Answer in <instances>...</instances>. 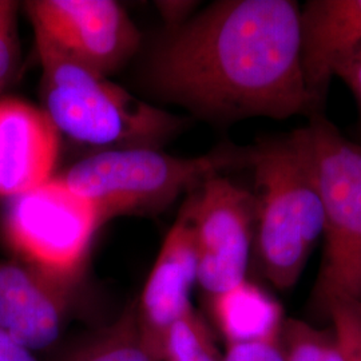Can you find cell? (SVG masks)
Returning a JSON list of instances; mask_svg holds the SVG:
<instances>
[{"label": "cell", "instance_id": "obj_11", "mask_svg": "<svg viewBox=\"0 0 361 361\" xmlns=\"http://www.w3.org/2000/svg\"><path fill=\"white\" fill-rule=\"evenodd\" d=\"M361 49V0H310L300 10V55L314 114L331 82Z\"/></svg>", "mask_w": 361, "mask_h": 361}, {"label": "cell", "instance_id": "obj_14", "mask_svg": "<svg viewBox=\"0 0 361 361\" xmlns=\"http://www.w3.org/2000/svg\"><path fill=\"white\" fill-rule=\"evenodd\" d=\"M65 361H155L141 338L135 304L114 323L82 341Z\"/></svg>", "mask_w": 361, "mask_h": 361}, {"label": "cell", "instance_id": "obj_10", "mask_svg": "<svg viewBox=\"0 0 361 361\" xmlns=\"http://www.w3.org/2000/svg\"><path fill=\"white\" fill-rule=\"evenodd\" d=\"M74 288L19 259L0 261V328L37 353L59 340Z\"/></svg>", "mask_w": 361, "mask_h": 361}, {"label": "cell", "instance_id": "obj_13", "mask_svg": "<svg viewBox=\"0 0 361 361\" xmlns=\"http://www.w3.org/2000/svg\"><path fill=\"white\" fill-rule=\"evenodd\" d=\"M212 322L225 344L279 340L286 317L280 301L261 285L245 279L207 297Z\"/></svg>", "mask_w": 361, "mask_h": 361}, {"label": "cell", "instance_id": "obj_22", "mask_svg": "<svg viewBox=\"0 0 361 361\" xmlns=\"http://www.w3.org/2000/svg\"><path fill=\"white\" fill-rule=\"evenodd\" d=\"M360 50H361V49H360Z\"/></svg>", "mask_w": 361, "mask_h": 361}, {"label": "cell", "instance_id": "obj_18", "mask_svg": "<svg viewBox=\"0 0 361 361\" xmlns=\"http://www.w3.org/2000/svg\"><path fill=\"white\" fill-rule=\"evenodd\" d=\"M18 3L0 0V92L8 89L20 68Z\"/></svg>", "mask_w": 361, "mask_h": 361}, {"label": "cell", "instance_id": "obj_19", "mask_svg": "<svg viewBox=\"0 0 361 361\" xmlns=\"http://www.w3.org/2000/svg\"><path fill=\"white\" fill-rule=\"evenodd\" d=\"M221 361H285L281 337L268 341L228 344Z\"/></svg>", "mask_w": 361, "mask_h": 361}, {"label": "cell", "instance_id": "obj_17", "mask_svg": "<svg viewBox=\"0 0 361 361\" xmlns=\"http://www.w3.org/2000/svg\"><path fill=\"white\" fill-rule=\"evenodd\" d=\"M335 332L344 361H361V302L332 301L324 313Z\"/></svg>", "mask_w": 361, "mask_h": 361}, {"label": "cell", "instance_id": "obj_4", "mask_svg": "<svg viewBox=\"0 0 361 361\" xmlns=\"http://www.w3.org/2000/svg\"><path fill=\"white\" fill-rule=\"evenodd\" d=\"M247 149H221L180 158L150 147L111 149L77 162L59 178L89 200L102 222L122 214H145L173 204L204 180L235 166H247Z\"/></svg>", "mask_w": 361, "mask_h": 361}, {"label": "cell", "instance_id": "obj_7", "mask_svg": "<svg viewBox=\"0 0 361 361\" xmlns=\"http://www.w3.org/2000/svg\"><path fill=\"white\" fill-rule=\"evenodd\" d=\"M185 202L197 246V284L205 296L244 281L255 243L253 193L216 174L192 190Z\"/></svg>", "mask_w": 361, "mask_h": 361}, {"label": "cell", "instance_id": "obj_5", "mask_svg": "<svg viewBox=\"0 0 361 361\" xmlns=\"http://www.w3.org/2000/svg\"><path fill=\"white\" fill-rule=\"evenodd\" d=\"M310 146L324 207V256L313 305L361 302V143L347 140L322 113L310 116Z\"/></svg>", "mask_w": 361, "mask_h": 361}, {"label": "cell", "instance_id": "obj_9", "mask_svg": "<svg viewBox=\"0 0 361 361\" xmlns=\"http://www.w3.org/2000/svg\"><path fill=\"white\" fill-rule=\"evenodd\" d=\"M197 271L195 237L185 202L135 304L141 338L155 361H162L171 325L193 308L190 293L197 284Z\"/></svg>", "mask_w": 361, "mask_h": 361}, {"label": "cell", "instance_id": "obj_6", "mask_svg": "<svg viewBox=\"0 0 361 361\" xmlns=\"http://www.w3.org/2000/svg\"><path fill=\"white\" fill-rule=\"evenodd\" d=\"M102 225L90 201L59 177L11 198L3 219L6 241L16 259L73 288Z\"/></svg>", "mask_w": 361, "mask_h": 361}, {"label": "cell", "instance_id": "obj_16", "mask_svg": "<svg viewBox=\"0 0 361 361\" xmlns=\"http://www.w3.org/2000/svg\"><path fill=\"white\" fill-rule=\"evenodd\" d=\"M285 361H344L332 326L286 319L281 332Z\"/></svg>", "mask_w": 361, "mask_h": 361}, {"label": "cell", "instance_id": "obj_15", "mask_svg": "<svg viewBox=\"0 0 361 361\" xmlns=\"http://www.w3.org/2000/svg\"><path fill=\"white\" fill-rule=\"evenodd\" d=\"M216 340L205 319L194 308L169 331L162 361H221Z\"/></svg>", "mask_w": 361, "mask_h": 361}, {"label": "cell", "instance_id": "obj_1", "mask_svg": "<svg viewBox=\"0 0 361 361\" xmlns=\"http://www.w3.org/2000/svg\"><path fill=\"white\" fill-rule=\"evenodd\" d=\"M300 10L292 0L210 4L155 52V89L217 122L314 114L301 68Z\"/></svg>", "mask_w": 361, "mask_h": 361}, {"label": "cell", "instance_id": "obj_12", "mask_svg": "<svg viewBox=\"0 0 361 361\" xmlns=\"http://www.w3.org/2000/svg\"><path fill=\"white\" fill-rule=\"evenodd\" d=\"M59 149L61 135L42 109L0 98V197L11 200L51 180Z\"/></svg>", "mask_w": 361, "mask_h": 361}, {"label": "cell", "instance_id": "obj_20", "mask_svg": "<svg viewBox=\"0 0 361 361\" xmlns=\"http://www.w3.org/2000/svg\"><path fill=\"white\" fill-rule=\"evenodd\" d=\"M337 77L343 79V82L348 86L349 90L352 91L356 99L361 126V50L356 52L348 62L340 68Z\"/></svg>", "mask_w": 361, "mask_h": 361}, {"label": "cell", "instance_id": "obj_21", "mask_svg": "<svg viewBox=\"0 0 361 361\" xmlns=\"http://www.w3.org/2000/svg\"><path fill=\"white\" fill-rule=\"evenodd\" d=\"M0 361H38L34 352L19 344L0 328Z\"/></svg>", "mask_w": 361, "mask_h": 361}, {"label": "cell", "instance_id": "obj_2", "mask_svg": "<svg viewBox=\"0 0 361 361\" xmlns=\"http://www.w3.org/2000/svg\"><path fill=\"white\" fill-rule=\"evenodd\" d=\"M256 200L255 243L262 276L285 292L323 235L324 207L307 128L247 149Z\"/></svg>", "mask_w": 361, "mask_h": 361}, {"label": "cell", "instance_id": "obj_3", "mask_svg": "<svg viewBox=\"0 0 361 361\" xmlns=\"http://www.w3.org/2000/svg\"><path fill=\"white\" fill-rule=\"evenodd\" d=\"M42 65V110L59 135L80 145L150 147L176 134L180 116L145 104L35 34Z\"/></svg>", "mask_w": 361, "mask_h": 361}, {"label": "cell", "instance_id": "obj_8", "mask_svg": "<svg viewBox=\"0 0 361 361\" xmlns=\"http://www.w3.org/2000/svg\"><path fill=\"white\" fill-rule=\"evenodd\" d=\"M26 10L35 34L104 75L130 59L141 42L125 8L113 0H31Z\"/></svg>", "mask_w": 361, "mask_h": 361}]
</instances>
